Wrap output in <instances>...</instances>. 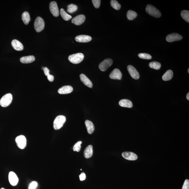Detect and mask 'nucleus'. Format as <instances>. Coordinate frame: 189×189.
Here are the masks:
<instances>
[{
    "instance_id": "obj_1",
    "label": "nucleus",
    "mask_w": 189,
    "mask_h": 189,
    "mask_svg": "<svg viewBox=\"0 0 189 189\" xmlns=\"http://www.w3.org/2000/svg\"><path fill=\"white\" fill-rule=\"evenodd\" d=\"M66 118L63 115H59L56 117L53 122V127L56 130L60 129L63 126L66 121Z\"/></svg>"
},
{
    "instance_id": "obj_2",
    "label": "nucleus",
    "mask_w": 189,
    "mask_h": 189,
    "mask_svg": "<svg viewBox=\"0 0 189 189\" xmlns=\"http://www.w3.org/2000/svg\"><path fill=\"white\" fill-rule=\"evenodd\" d=\"M146 11L147 13L153 17L159 18L161 17V13L156 7L151 5L148 4L146 6Z\"/></svg>"
},
{
    "instance_id": "obj_3",
    "label": "nucleus",
    "mask_w": 189,
    "mask_h": 189,
    "mask_svg": "<svg viewBox=\"0 0 189 189\" xmlns=\"http://www.w3.org/2000/svg\"><path fill=\"white\" fill-rule=\"evenodd\" d=\"M84 58V54L82 53L72 54L68 57V60L73 64H78L82 61Z\"/></svg>"
},
{
    "instance_id": "obj_4",
    "label": "nucleus",
    "mask_w": 189,
    "mask_h": 189,
    "mask_svg": "<svg viewBox=\"0 0 189 189\" xmlns=\"http://www.w3.org/2000/svg\"><path fill=\"white\" fill-rule=\"evenodd\" d=\"M12 94L10 93L6 94L1 98L0 100V105L3 107L9 106L12 102Z\"/></svg>"
},
{
    "instance_id": "obj_5",
    "label": "nucleus",
    "mask_w": 189,
    "mask_h": 189,
    "mask_svg": "<svg viewBox=\"0 0 189 189\" xmlns=\"http://www.w3.org/2000/svg\"><path fill=\"white\" fill-rule=\"evenodd\" d=\"M34 27L37 32H40L44 29L45 22L42 18L39 17L36 18L34 22Z\"/></svg>"
},
{
    "instance_id": "obj_6",
    "label": "nucleus",
    "mask_w": 189,
    "mask_h": 189,
    "mask_svg": "<svg viewBox=\"0 0 189 189\" xmlns=\"http://www.w3.org/2000/svg\"><path fill=\"white\" fill-rule=\"evenodd\" d=\"M16 142L19 148L23 149L26 146L27 139L24 136L20 135L16 138Z\"/></svg>"
},
{
    "instance_id": "obj_7",
    "label": "nucleus",
    "mask_w": 189,
    "mask_h": 189,
    "mask_svg": "<svg viewBox=\"0 0 189 189\" xmlns=\"http://www.w3.org/2000/svg\"><path fill=\"white\" fill-rule=\"evenodd\" d=\"M113 61L111 59H107L104 60L99 65V68L102 72L106 71L109 67L111 66Z\"/></svg>"
},
{
    "instance_id": "obj_8",
    "label": "nucleus",
    "mask_w": 189,
    "mask_h": 189,
    "mask_svg": "<svg viewBox=\"0 0 189 189\" xmlns=\"http://www.w3.org/2000/svg\"><path fill=\"white\" fill-rule=\"evenodd\" d=\"M49 9L52 15L55 17H58L59 11L57 3L55 1H52L49 4Z\"/></svg>"
},
{
    "instance_id": "obj_9",
    "label": "nucleus",
    "mask_w": 189,
    "mask_h": 189,
    "mask_svg": "<svg viewBox=\"0 0 189 189\" xmlns=\"http://www.w3.org/2000/svg\"><path fill=\"white\" fill-rule=\"evenodd\" d=\"M182 39V36L177 33H173L168 35L166 37V41L169 43L180 41Z\"/></svg>"
},
{
    "instance_id": "obj_10",
    "label": "nucleus",
    "mask_w": 189,
    "mask_h": 189,
    "mask_svg": "<svg viewBox=\"0 0 189 189\" xmlns=\"http://www.w3.org/2000/svg\"><path fill=\"white\" fill-rule=\"evenodd\" d=\"M127 68L128 72L132 78L135 80L139 79L140 75L138 72L134 67L131 65H129Z\"/></svg>"
},
{
    "instance_id": "obj_11",
    "label": "nucleus",
    "mask_w": 189,
    "mask_h": 189,
    "mask_svg": "<svg viewBox=\"0 0 189 189\" xmlns=\"http://www.w3.org/2000/svg\"><path fill=\"white\" fill-rule=\"evenodd\" d=\"M9 183L13 186H16L19 182V179L16 174L12 171L9 173Z\"/></svg>"
},
{
    "instance_id": "obj_12",
    "label": "nucleus",
    "mask_w": 189,
    "mask_h": 189,
    "mask_svg": "<svg viewBox=\"0 0 189 189\" xmlns=\"http://www.w3.org/2000/svg\"><path fill=\"white\" fill-rule=\"evenodd\" d=\"M122 75L120 70L118 69H115L113 70L109 75V77L112 79L121 80Z\"/></svg>"
},
{
    "instance_id": "obj_13",
    "label": "nucleus",
    "mask_w": 189,
    "mask_h": 189,
    "mask_svg": "<svg viewBox=\"0 0 189 189\" xmlns=\"http://www.w3.org/2000/svg\"><path fill=\"white\" fill-rule=\"evenodd\" d=\"M85 19L86 17L84 15L80 14L74 17L72 20V22L75 25H80L84 23Z\"/></svg>"
},
{
    "instance_id": "obj_14",
    "label": "nucleus",
    "mask_w": 189,
    "mask_h": 189,
    "mask_svg": "<svg viewBox=\"0 0 189 189\" xmlns=\"http://www.w3.org/2000/svg\"><path fill=\"white\" fill-rule=\"evenodd\" d=\"M122 156L123 158L129 161H135L138 159L137 155L132 152H124L122 153Z\"/></svg>"
},
{
    "instance_id": "obj_15",
    "label": "nucleus",
    "mask_w": 189,
    "mask_h": 189,
    "mask_svg": "<svg viewBox=\"0 0 189 189\" xmlns=\"http://www.w3.org/2000/svg\"><path fill=\"white\" fill-rule=\"evenodd\" d=\"M75 39L77 42L79 43H87L90 42L92 40V38L90 36L87 35H79L75 38Z\"/></svg>"
},
{
    "instance_id": "obj_16",
    "label": "nucleus",
    "mask_w": 189,
    "mask_h": 189,
    "mask_svg": "<svg viewBox=\"0 0 189 189\" xmlns=\"http://www.w3.org/2000/svg\"><path fill=\"white\" fill-rule=\"evenodd\" d=\"M73 91V88L70 86H62L58 90V92L60 94H70Z\"/></svg>"
},
{
    "instance_id": "obj_17",
    "label": "nucleus",
    "mask_w": 189,
    "mask_h": 189,
    "mask_svg": "<svg viewBox=\"0 0 189 189\" xmlns=\"http://www.w3.org/2000/svg\"><path fill=\"white\" fill-rule=\"evenodd\" d=\"M80 78L81 81L84 83V85L90 88L92 87L93 84L92 82L85 75L83 74L80 75Z\"/></svg>"
},
{
    "instance_id": "obj_18",
    "label": "nucleus",
    "mask_w": 189,
    "mask_h": 189,
    "mask_svg": "<svg viewBox=\"0 0 189 189\" xmlns=\"http://www.w3.org/2000/svg\"><path fill=\"white\" fill-rule=\"evenodd\" d=\"M12 47L15 50L18 51H21L24 49L23 45L20 41L17 40H14L11 43Z\"/></svg>"
},
{
    "instance_id": "obj_19",
    "label": "nucleus",
    "mask_w": 189,
    "mask_h": 189,
    "mask_svg": "<svg viewBox=\"0 0 189 189\" xmlns=\"http://www.w3.org/2000/svg\"><path fill=\"white\" fill-rule=\"evenodd\" d=\"M35 57L33 55L22 57L20 59V61L23 63H31L34 61Z\"/></svg>"
},
{
    "instance_id": "obj_20",
    "label": "nucleus",
    "mask_w": 189,
    "mask_h": 189,
    "mask_svg": "<svg viewBox=\"0 0 189 189\" xmlns=\"http://www.w3.org/2000/svg\"><path fill=\"white\" fill-rule=\"evenodd\" d=\"M93 147L92 145H89L86 147L84 152L85 158L88 159L91 157L92 156Z\"/></svg>"
},
{
    "instance_id": "obj_21",
    "label": "nucleus",
    "mask_w": 189,
    "mask_h": 189,
    "mask_svg": "<svg viewBox=\"0 0 189 189\" xmlns=\"http://www.w3.org/2000/svg\"><path fill=\"white\" fill-rule=\"evenodd\" d=\"M85 123L88 133L89 134H92L95 130V126L93 123L92 122L88 120L86 121Z\"/></svg>"
},
{
    "instance_id": "obj_22",
    "label": "nucleus",
    "mask_w": 189,
    "mask_h": 189,
    "mask_svg": "<svg viewBox=\"0 0 189 189\" xmlns=\"http://www.w3.org/2000/svg\"><path fill=\"white\" fill-rule=\"evenodd\" d=\"M119 104L120 106L126 108H131L133 107L132 102L127 99H123L120 101Z\"/></svg>"
},
{
    "instance_id": "obj_23",
    "label": "nucleus",
    "mask_w": 189,
    "mask_h": 189,
    "mask_svg": "<svg viewBox=\"0 0 189 189\" xmlns=\"http://www.w3.org/2000/svg\"><path fill=\"white\" fill-rule=\"evenodd\" d=\"M173 72L172 70H168L162 76V79L164 81H168L170 80L173 77Z\"/></svg>"
},
{
    "instance_id": "obj_24",
    "label": "nucleus",
    "mask_w": 189,
    "mask_h": 189,
    "mask_svg": "<svg viewBox=\"0 0 189 189\" xmlns=\"http://www.w3.org/2000/svg\"><path fill=\"white\" fill-rule=\"evenodd\" d=\"M22 20L25 25L28 24L31 20L30 14L28 12H25L23 13L22 14Z\"/></svg>"
},
{
    "instance_id": "obj_25",
    "label": "nucleus",
    "mask_w": 189,
    "mask_h": 189,
    "mask_svg": "<svg viewBox=\"0 0 189 189\" xmlns=\"http://www.w3.org/2000/svg\"><path fill=\"white\" fill-rule=\"evenodd\" d=\"M137 14L135 11L132 10H129L128 11L126 17L130 20H134L137 17Z\"/></svg>"
},
{
    "instance_id": "obj_26",
    "label": "nucleus",
    "mask_w": 189,
    "mask_h": 189,
    "mask_svg": "<svg viewBox=\"0 0 189 189\" xmlns=\"http://www.w3.org/2000/svg\"><path fill=\"white\" fill-rule=\"evenodd\" d=\"M60 14L62 18L65 21L69 20L72 18L71 16L67 14L63 9H61Z\"/></svg>"
},
{
    "instance_id": "obj_27",
    "label": "nucleus",
    "mask_w": 189,
    "mask_h": 189,
    "mask_svg": "<svg viewBox=\"0 0 189 189\" xmlns=\"http://www.w3.org/2000/svg\"><path fill=\"white\" fill-rule=\"evenodd\" d=\"M78 7L76 5L71 4L67 6V12L70 13H73L77 10Z\"/></svg>"
},
{
    "instance_id": "obj_28",
    "label": "nucleus",
    "mask_w": 189,
    "mask_h": 189,
    "mask_svg": "<svg viewBox=\"0 0 189 189\" xmlns=\"http://www.w3.org/2000/svg\"><path fill=\"white\" fill-rule=\"evenodd\" d=\"M151 68L156 70H159L161 66V64L158 62H152L149 64Z\"/></svg>"
},
{
    "instance_id": "obj_29",
    "label": "nucleus",
    "mask_w": 189,
    "mask_h": 189,
    "mask_svg": "<svg viewBox=\"0 0 189 189\" xmlns=\"http://www.w3.org/2000/svg\"><path fill=\"white\" fill-rule=\"evenodd\" d=\"M181 16L187 22H189V11L183 10L181 13Z\"/></svg>"
},
{
    "instance_id": "obj_30",
    "label": "nucleus",
    "mask_w": 189,
    "mask_h": 189,
    "mask_svg": "<svg viewBox=\"0 0 189 189\" xmlns=\"http://www.w3.org/2000/svg\"><path fill=\"white\" fill-rule=\"evenodd\" d=\"M110 4L111 7L116 10H118L121 9V5L116 0H112L110 2Z\"/></svg>"
},
{
    "instance_id": "obj_31",
    "label": "nucleus",
    "mask_w": 189,
    "mask_h": 189,
    "mask_svg": "<svg viewBox=\"0 0 189 189\" xmlns=\"http://www.w3.org/2000/svg\"><path fill=\"white\" fill-rule=\"evenodd\" d=\"M138 57L141 59L147 60H150L152 59V56L150 54L147 53H141L138 54Z\"/></svg>"
},
{
    "instance_id": "obj_32",
    "label": "nucleus",
    "mask_w": 189,
    "mask_h": 189,
    "mask_svg": "<svg viewBox=\"0 0 189 189\" xmlns=\"http://www.w3.org/2000/svg\"><path fill=\"white\" fill-rule=\"evenodd\" d=\"M82 143V142L81 141H79L76 142L75 144L73 147V150L74 151L78 152L80 151L81 148V144Z\"/></svg>"
},
{
    "instance_id": "obj_33",
    "label": "nucleus",
    "mask_w": 189,
    "mask_h": 189,
    "mask_svg": "<svg viewBox=\"0 0 189 189\" xmlns=\"http://www.w3.org/2000/svg\"><path fill=\"white\" fill-rule=\"evenodd\" d=\"M94 7L96 8H99L100 6L101 1L100 0H92V1Z\"/></svg>"
},
{
    "instance_id": "obj_34",
    "label": "nucleus",
    "mask_w": 189,
    "mask_h": 189,
    "mask_svg": "<svg viewBox=\"0 0 189 189\" xmlns=\"http://www.w3.org/2000/svg\"><path fill=\"white\" fill-rule=\"evenodd\" d=\"M38 186V183L36 182H32L30 184L29 189H36Z\"/></svg>"
},
{
    "instance_id": "obj_35",
    "label": "nucleus",
    "mask_w": 189,
    "mask_h": 189,
    "mask_svg": "<svg viewBox=\"0 0 189 189\" xmlns=\"http://www.w3.org/2000/svg\"><path fill=\"white\" fill-rule=\"evenodd\" d=\"M182 189H189V181L188 179L185 180Z\"/></svg>"
},
{
    "instance_id": "obj_36",
    "label": "nucleus",
    "mask_w": 189,
    "mask_h": 189,
    "mask_svg": "<svg viewBox=\"0 0 189 189\" xmlns=\"http://www.w3.org/2000/svg\"><path fill=\"white\" fill-rule=\"evenodd\" d=\"M80 180L81 181H84L85 180L86 178V175L84 172H82L79 176Z\"/></svg>"
},
{
    "instance_id": "obj_37",
    "label": "nucleus",
    "mask_w": 189,
    "mask_h": 189,
    "mask_svg": "<svg viewBox=\"0 0 189 189\" xmlns=\"http://www.w3.org/2000/svg\"><path fill=\"white\" fill-rule=\"evenodd\" d=\"M43 70H44L45 74L46 75V76H47L48 75L50 74H49V69L47 68V67H44Z\"/></svg>"
},
{
    "instance_id": "obj_38",
    "label": "nucleus",
    "mask_w": 189,
    "mask_h": 189,
    "mask_svg": "<svg viewBox=\"0 0 189 189\" xmlns=\"http://www.w3.org/2000/svg\"><path fill=\"white\" fill-rule=\"evenodd\" d=\"M47 79L50 82H53L54 81V77L53 75L49 74L47 76Z\"/></svg>"
},
{
    "instance_id": "obj_39",
    "label": "nucleus",
    "mask_w": 189,
    "mask_h": 189,
    "mask_svg": "<svg viewBox=\"0 0 189 189\" xmlns=\"http://www.w3.org/2000/svg\"><path fill=\"white\" fill-rule=\"evenodd\" d=\"M186 98L187 100H189V93L188 92V94L187 95Z\"/></svg>"
},
{
    "instance_id": "obj_40",
    "label": "nucleus",
    "mask_w": 189,
    "mask_h": 189,
    "mask_svg": "<svg viewBox=\"0 0 189 189\" xmlns=\"http://www.w3.org/2000/svg\"><path fill=\"white\" fill-rule=\"evenodd\" d=\"M188 73H189V68L188 69Z\"/></svg>"
},
{
    "instance_id": "obj_41",
    "label": "nucleus",
    "mask_w": 189,
    "mask_h": 189,
    "mask_svg": "<svg viewBox=\"0 0 189 189\" xmlns=\"http://www.w3.org/2000/svg\"><path fill=\"white\" fill-rule=\"evenodd\" d=\"M1 189H6L4 188H1Z\"/></svg>"
}]
</instances>
